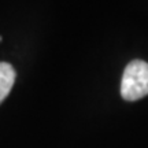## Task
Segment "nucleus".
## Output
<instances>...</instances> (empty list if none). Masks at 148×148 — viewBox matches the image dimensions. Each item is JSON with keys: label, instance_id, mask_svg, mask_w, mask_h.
I'll return each instance as SVG.
<instances>
[{"label": "nucleus", "instance_id": "1", "mask_svg": "<svg viewBox=\"0 0 148 148\" xmlns=\"http://www.w3.org/2000/svg\"><path fill=\"white\" fill-rule=\"evenodd\" d=\"M121 95L127 101H136L148 95V63L140 59L125 67L121 81Z\"/></svg>", "mask_w": 148, "mask_h": 148}, {"label": "nucleus", "instance_id": "2", "mask_svg": "<svg viewBox=\"0 0 148 148\" xmlns=\"http://www.w3.org/2000/svg\"><path fill=\"white\" fill-rule=\"evenodd\" d=\"M15 70L10 63L0 62V104L10 95L15 82Z\"/></svg>", "mask_w": 148, "mask_h": 148}]
</instances>
